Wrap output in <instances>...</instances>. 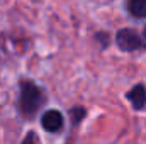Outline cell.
Masks as SVG:
<instances>
[{
    "label": "cell",
    "instance_id": "cell-1",
    "mask_svg": "<svg viewBox=\"0 0 146 144\" xmlns=\"http://www.w3.org/2000/svg\"><path fill=\"white\" fill-rule=\"evenodd\" d=\"M44 104V93L41 92V88L33 81H22L21 83V112L24 117H31L34 115L41 105Z\"/></svg>",
    "mask_w": 146,
    "mask_h": 144
},
{
    "label": "cell",
    "instance_id": "cell-2",
    "mask_svg": "<svg viewBox=\"0 0 146 144\" xmlns=\"http://www.w3.org/2000/svg\"><path fill=\"white\" fill-rule=\"evenodd\" d=\"M115 41H117V46L122 51H136V49H139V48L145 46V42L141 41V37L138 36V32L133 31V29H122V31H119Z\"/></svg>",
    "mask_w": 146,
    "mask_h": 144
},
{
    "label": "cell",
    "instance_id": "cell-3",
    "mask_svg": "<svg viewBox=\"0 0 146 144\" xmlns=\"http://www.w3.org/2000/svg\"><path fill=\"white\" fill-rule=\"evenodd\" d=\"M41 126L49 132H56L63 127V115L58 110H48L41 119Z\"/></svg>",
    "mask_w": 146,
    "mask_h": 144
},
{
    "label": "cell",
    "instance_id": "cell-4",
    "mask_svg": "<svg viewBox=\"0 0 146 144\" xmlns=\"http://www.w3.org/2000/svg\"><path fill=\"white\" fill-rule=\"evenodd\" d=\"M127 98H129V102L133 104V107L134 108H143L146 105V88L143 85H136L129 93H127Z\"/></svg>",
    "mask_w": 146,
    "mask_h": 144
},
{
    "label": "cell",
    "instance_id": "cell-5",
    "mask_svg": "<svg viewBox=\"0 0 146 144\" xmlns=\"http://www.w3.org/2000/svg\"><path fill=\"white\" fill-rule=\"evenodd\" d=\"M127 10L134 17H146V0H129L127 2Z\"/></svg>",
    "mask_w": 146,
    "mask_h": 144
},
{
    "label": "cell",
    "instance_id": "cell-6",
    "mask_svg": "<svg viewBox=\"0 0 146 144\" xmlns=\"http://www.w3.org/2000/svg\"><path fill=\"white\" fill-rule=\"evenodd\" d=\"M72 115H75V122H78V120L85 115V110H83V108H73Z\"/></svg>",
    "mask_w": 146,
    "mask_h": 144
},
{
    "label": "cell",
    "instance_id": "cell-7",
    "mask_svg": "<svg viewBox=\"0 0 146 144\" xmlns=\"http://www.w3.org/2000/svg\"><path fill=\"white\" fill-rule=\"evenodd\" d=\"M145 36H146V29H145Z\"/></svg>",
    "mask_w": 146,
    "mask_h": 144
}]
</instances>
